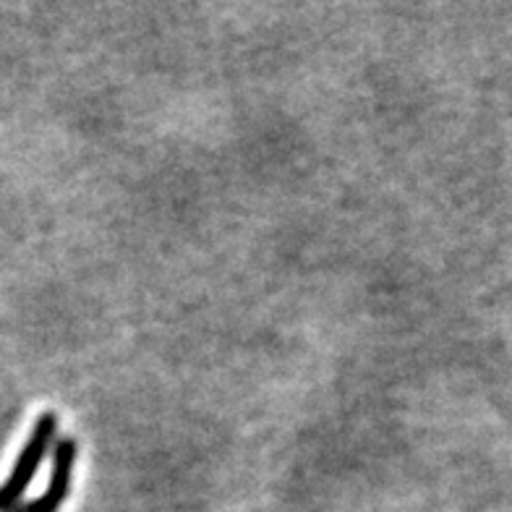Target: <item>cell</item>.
Listing matches in <instances>:
<instances>
[{"label": "cell", "mask_w": 512, "mask_h": 512, "mask_svg": "<svg viewBox=\"0 0 512 512\" xmlns=\"http://www.w3.org/2000/svg\"><path fill=\"white\" fill-rule=\"evenodd\" d=\"M76 458H79V445L74 437L58 439L53 452V471H50V481L45 486V492L37 494L32 502L21 507L19 512H58L66 499L71 497V486H74V468Z\"/></svg>", "instance_id": "cell-2"}, {"label": "cell", "mask_w": 512, "mask_h": 512, "mask_svg": "<svg viewBox=\"0 0 512 512\" xmlns=\"http://www.w3.org/2000/svg\"><path fill=\"white\" fill-rule=\"evenodd\" d=\"M55 434H58V416L55 411L40 413L37 424H34L32 434L19 450L14 468L8 473V479L0 484V512H11L21 505V499L32 486L34 476L40 471V465L45 463L50 445H53Z\"/></svg>", "instance_id": "cell-1"}]
</instances>
